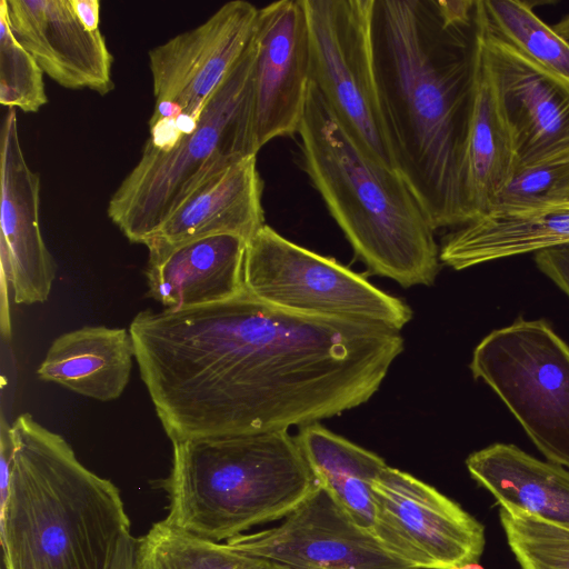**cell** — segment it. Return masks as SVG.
<instances>
[{
    "label": "cell",
    "instance_id": "4dcf8cb0",
    "mask_svg": "<svg viewBox=\"0 0 569 569\" xmlns=\"http://www.w3.org/2000/svg\"><path fill=\"white\" fill-rule=\"evenodd\" d=\"M70 2L78 18L89 30H100L99 0H70Z\"/></svg>",
    "mask_w": 569,
    "mask_h": 569
},
{
    "label": "cell",
    "instance_id": "7402d4cb",
    "mask_svg": "<svg viewBox=\"0 0 569 569\" xmlns=\"http://www.w3.org/2000/svg\"><path fill=\"white\" fill-rule=\"evenodd\" d=\"M296 440L319 483L362 528L375 535L372 481L387 467L378 455L318 422L302 426Z\"/></svg>",
    "mask_w": 569,
    "mask_h": 569
},
{
    "label": "cell",
    "instance_id": "ffe728a7",
    "mask_svg": "<svg viewBox=\"0 0 569 569\" xmlns=\"http://www.w3.org/2000/svg\"><path fill=\"white\" fill-rule=\"evenodd\" d=\"M466 466L501 508L569 528V471L562 466L506 443L471 453Z\"/></svg>",
    "mask_w": 569,
    "mask_h": 569
},
{
    "label": "cell",
    "instance_id": "9a60e30c",
    "mask_svg": "<svg viewBox=\"0 0 569 569\" xmlns=\"http://www.w3.org/2000/svg\"><path fill=\"white\" fill-rule=\"evenodd\" d=\"M6 10L17 40L49 78L72 90H112L106 39L81 22L70 0H6Z\"/></svg>",
    "mask_w": 569,
    "mask_h": 569
},
{
    "label": "cell",
    "instance_id": "7a4b0ae2",
    "mask_svg": "<svg viewBox=\"0 0 569 569\" xmlns=\"http://www.w3.org/2000/svg\"><path fill=\"white\" fill-rule=\"evenodd\" d=\"M11 429L14 461L0 510L4 569H107L130 531L119 489L30 413Z\"/></svg>",
    "mask_w": 569,
    "mask_h": 569
},
{
    "label": "cell",
    "instance_id": "1f68e13d",
    "mask_svg": "<svg viewBox=\"0 0 569 569\" xmlns=\"http://www.w3.org/2000/svg\"><path fill=\"white\" fill-rule=\"evenodd\" d=\"M555 32L569 46V14L552 26Z\"/></svg>",
    "mask_w": 569,
    "mask_h": 569
},
{
    "label": "cell",
    "instance_id": "7c38bea8",
    "mask_svg": "<svg viewBox=\"0 0 569 569\" xmlns=\"http://www.w3.org/2000/svg\"><path fill=\"white\" fill-rule=\"evenodd\" d=\"M477 21L481 58L508 128L516 167L569 159V79L538 64Z\"/></svg>",
    "mask_w": 569,
    "mask_h": 569
},
{
    "label": "cell",
    "instance_id": "484cf974",
    "mask_svg": "<svg viewBox=\"0 0 569 569\" xmlns=\"http://www.w3.org/2000/svg\"><path fill=\"white\" fill-rule=\"evenodd\" d=\"M0 102L23 112H37L48 102L43 71L13 34L6 0H0Z\"/></svg>",
    "mask_w": 569,
    "mask_h": 569
},
{
    "label": "cell",
    "instance_id": "277c9868",
    "mask_svg": "<svg viewBox=\"0 0 569 569\" xmlns=\"http://www.w3.org/2000/svg\"><path fill=\"white\" fill-rule=\"evenodd\" d=\"M172 448L164 520L209 540L283 519L317 485L288 430L189 439Z\"/></svg>",
    "mask_w": 569,
    "mask_h": 569
},
{
    "label": "cell",
    "instance_id": "6da1fadb",
    "mask_svg": "<svg viewBox=\"0 0 569 569\" xmlns=\"http://www.w3.org/2000/svg\"><path fill=\"white\" fill-rule=\"evenodd\" d=\"M371 41L395 170L435 230L466 224L461 170L481 57L477 17L458 24L437 0H373Z\"/></svg>",
    "mask_w": 569,
    "mask_h": 569
},
{
    "label": "cell",
    "instance_id": "e0dca14e",
    "mask_svg": "<svg viewBox=\"0 0 569 569\" xmlns=\"http://www.w3.org/2000/svg\"><path fill=\"white\" fill-rule=\"evenodd\" d=\"M247 240L233 234L202 238L148 258L147 296L164 309L217 303L244 292Z\"/></svg>",
    "mask_w": 569,
    "mask_h": 569
},
{
    "label": "cell",
    "instance_id": "5bb4252c",
    "mask_svg": "<svg viewBox=\"0 0 569 569\" xmlns=\"http://www.w3.org/2000/svg\"><path fill=\"white\" fill-rule=\"evenodd\" d=\"M1 268L13 301H47L56 278V263L39 226L40 178L24 158L16 109H8L1 127Z\"/></svg>",
    "mask_w": 569,
    "mask_h": 569
},
{
    "label": "cell",
    "instance_id": "8992f818",
    "mask_svg": "<svg viewBox=\"0 0 569 569\" xmlns=\"http://www.w3.org/2000/svg\"><path fill=\"white\" fill-rule=\"evenodd\" d=\"M470 369L501 398L553 463L569 468V346L543 320H518L486 336Z\"/></svg>",
    "mask_w": 569,
    "mask_h": 569
},
{
    "label": "cell",
    "instance_id": "d6986e66",
    "mask_svg": "<svg viewBox=\"0 0 569 569\" xmlns=\"http://www.w3.org/2000/svg\"><path fill=\"white\" fill-rule=\"evenodd\" d=\"M569 243V202L520 211H490L449 233L440 261L462 270L501 258Z\"/></svg>",
    "mask_w": 569,
    "mask_h": 569
},
{
    "label": "cell",
    "instance_id": "44dd1931",
    "mask_svg": "<svg viewBox=\"0 0 569 569\" xmlns=\"http://www.w3.org/2000/svg\"><path fill=\"white\" fill-rule=\"evenodd\" d=\"M515 168L512 141L480 57L461 170V196L468 222L491 210Z\"/></svg>",
    "mask_w": 569,
    "mask_h": 569
},
{
    "label": "cell",
    "instance_id": "ac0fdd59",
    "mask_svg": "<svg viewBox=\"0 0 569 569\" xmlns=\"http://www.w3.org/2000/svg\"><path fill=\"white\" fill-rule=\"evenodd\" d=\"M133 359L134 346L129 330L84 326L52 341L37 376L80 396L107 402L118 399L124 391Z\"/></svg>",
    "mask_w": 569,
    "mask_h": 569
},
{
    "label": "cell",
    "instance_id": "f546056e",
    "mask_svg": "<svg viewBox=\"0 0 569 569\" xmlns=\"http://www.w3.org/2000/svg\"><path fill=\"white\" fill-rule=\"evenodd\" d=\"M140 538L126 531L112 551L107 569H140Z\"/></svg>",
    "mask_w": 569,
    "mask_h": 569
},
{
    "label": "cell",
    "instance_id": "2e32d148",
    "mask_svg": "<svg viewBox=\"0 0 569 569\" xmlns=\"http://www.w3.org/2000/svg\"><path fill=\"white\" fill-rule=\"evenodd\" d=\"M257 156L203 181L148 239L149 258L193 240L233 234L247 242L266 224Z\"/></svg>",
    "mask_w": 569,
    "mask_h": 569
},
{
    "label": "cell",
    "instance_id": "4fadbf2b",
    "mask_svg": "<svg viewBox=\"0 0 569 569\" xmlns=\"http://www.w3.org/2000/svg\"><path fill=\"white\" fill-rule=\"evenodd\" d=\"M253 129L258 150L298 133L310 77V34L302 0L258 10L253 34Z\"/></svg>",
    "mask_w": 569,
    "mask_h": 569
},
{
    "label": "cell",
    "instance_id": "d6a6232c",
    "mask_svg": "<svg viewBox=\"0 0 569 569\" xmlns=\"http://www.w3.org/2000/svg\"><path fill=\"white\" fill-rule=\"evenodd\" d=\"M455 569H483V568L480 565H478L477 562H473V563H468V565H465L462 567H458Z\"/></svg>",
    "mask_w": 569,
    "mask_h": 569
},
{
    "label": "cell",
    "instance_id": "603a6c76",
    "mask_svg": "<svg viewBox=\"0 0 569 569\" xmlns=\"http://www.w3.org/2000/svg\"><path fill=\"white\" fill-rule=\"evenodd\" d=\"M140 569H289L227 542L209 540L164 519L140 538Z\"/></svg>",
    "mask_w": 569,
    "mask_h": 569
},
{
    "label": "cell",
    "instance_id": "d4e9b609",
    "mask_svg": "<svg viewBox=\"0 0 569 569\" xmlns=\"http://www.w3.org/2000/svg\"><path fill=\"white\" fill-rule=\"evenodd\" d=\"M499 518L521 569H569V528L501 507Z\"/></svg>",
    "mask_w": 569,
    "mask_h": 569
},
{
    "label": "cell",
    "instance_id": "f1b7e54d",
    "mask_svg": "<svg viewBox=\"0 0 569 569\" xmlns=\"http://www.w3.org/2000/svg\"><path fill=\"white\" fill-rule=\"evenodd\" d=\"M14 461V441L12 429L1 419L0 428V510L3 508L9 493Z\"/></svg>",
    "mask_w": 569,
    "mask_h": 569
},
{
    "label": "cell",
    "instance_id": "836d02e7",
    "mask_svg": "<svg viewBox=\"0 0 569 569\" xmlns=\"http://www.w3.org/2000/svg\"><path fill=\"white\" fill-rule=\"evenodd\" d=\"M567 202H569V196H568Z\"/></svg>",
    "mask_w": 569,
    "mask_h": 569
},
{
    "label": "cell",
    "instance_id": "ba28073f",
    "mask_svg": "<svg viewBox=\"0 0 569 569\" xmlns=\"http://www.w3.org/2000/svg\"><path fill=\"white\" fill-rule=\"evenodd\" d=\"M243 283L254 298L290 311L366 320L399 331L412 318L399 298L267 224L247 242Z\"/></svg>",
    "mask_w": 569,
    "mask_h": 569
},
{
    "label": "cell",
    "instance_id": "3957f363",
    "mask_svg": "<svg viewBox=\"0 0 569 569\" xmlns=\"http://www.w3.org/2000/svg\"><path fill=\"white\" fill-rule=\"evenodd\" d=\"M298 134L303 169L356 257L405 288L432 284L440 249L422 207L396 170L362 151L311 81Z\"/></svg>",
    "mask_w": 569,
    "mask_h": 569
},
{
    "label": "cell",
    "instance_id": "5b68a950",
    "mask_svg": "<svg viewBox=\"0 0 569 569\" xmlns=\"http://www.w3.org/2000/svg\"><path fill=\"white\" fill-rule=\"evenodd\" d=\"M253 59L252 38L207 104L197 128L167 151L142 149L136 166L112 193L107 213L130 242L144 244L203 181L257 156Z\"/></svg>",
    "mask_w": 569,
    "mask_h": 569
},
{
    "label": "cell",
    "instance_id": "8fae6325",
    "mask_svg": "<svg viewBox=\"0 0 569 569\" xmlns=\"http://www.w3.org/2000/svg\"><path fill=\"white\" fill-rule=\"evenodd\" d=\"M224 542L289 569H413L359 526L319 483L279 525Z\"/></svg>",
    "mask_w": 569,
    "mask_h": 569
},
{
    "label": "cell",
    "instance_id": "83f0119b",
    "mask_svg": "<svg viewBox=\"0 0 569 569\" xmlns=\"http://www.w3.org/2000/svg\"><path fill=\"white\" fill-rule=\"evenodd\" d=\"M535 261L540 271L569 297V243L536 252Z\"/></svg>",
    "mask_w": 569,
    "mask_h": 569
},
{
    "label": "cell",
    "instance_id": "cb8c5ba5",
    "mask_svg": "<svg viewBox=\"0 0 569 569\" xmlns=\"http://www.w3.org/2000/svg\"><path fill=\"white\" fill-rule=\"evenodd\" d=\"M483 29L538 64L569 79V46L525 1L478 0Z\"/></svg>",
    "mask_w": 569,
    "mask_h": 569
},
{
    "label": "cell",
    "instance_id": "4316f807",
    "mask_svg": "<svg viewBox=\"0 0 569 569\" xmlns=\"http://www.w3.org/2000/svg\"><path fill=\"white\" fill-rule=\"evenodd\" d=\"M568 196L569 159L516 167L490 211L542 209L567 202Z\"/></svg>",
    "mask_w": 569,
    "mask_h": 569
},
{
    "label": "cell",
    "instance_id": "52a82bcc",
    "mask_svg": "<svg viewBox=\"0 0 569 569\" xmlns=\"http://www.w3.org/2000/svg\"><path fill=\"white\" fill-rule=\"evenodd\" d=\"M258 10L248 1H229L201 24L149 51L154 108L143 149L167 151L197 128L250 46Z\"/></svg>",
    "mask_w": 569,
    "mask_h": 569
},
{
    "label": "cell",
    "instance_id": "9c48e42d",
    "mask_svg": "<svg viewBox=\"0 0 569 569\" xmlns=\"http://www.w3.org/2000/svg\"><path fill=\"white\" fill-rule=\"evenodd\" d=\"M310 34V77L355 142L395 170L373 72V0H302Z\"/></svg>",
    "mask_w": 569,
    "mask_h": 569
},
{
    "label": "cell",
    "instance_id": "30bf717a",
    "mask_svg": "<svg viewBox=\"0 0 569 569\" xmlns=\"http://www.w3.org/2000/svg\"><path fill=\"white\" fill-rule=\"evenodd\" d=\"M371 491L375 536L413 569H455L481 557L483 526L430 485L387 466Z\"/></svg>",
    "mask_w": 569,
    "mask_h": 569
}]
</instances>
